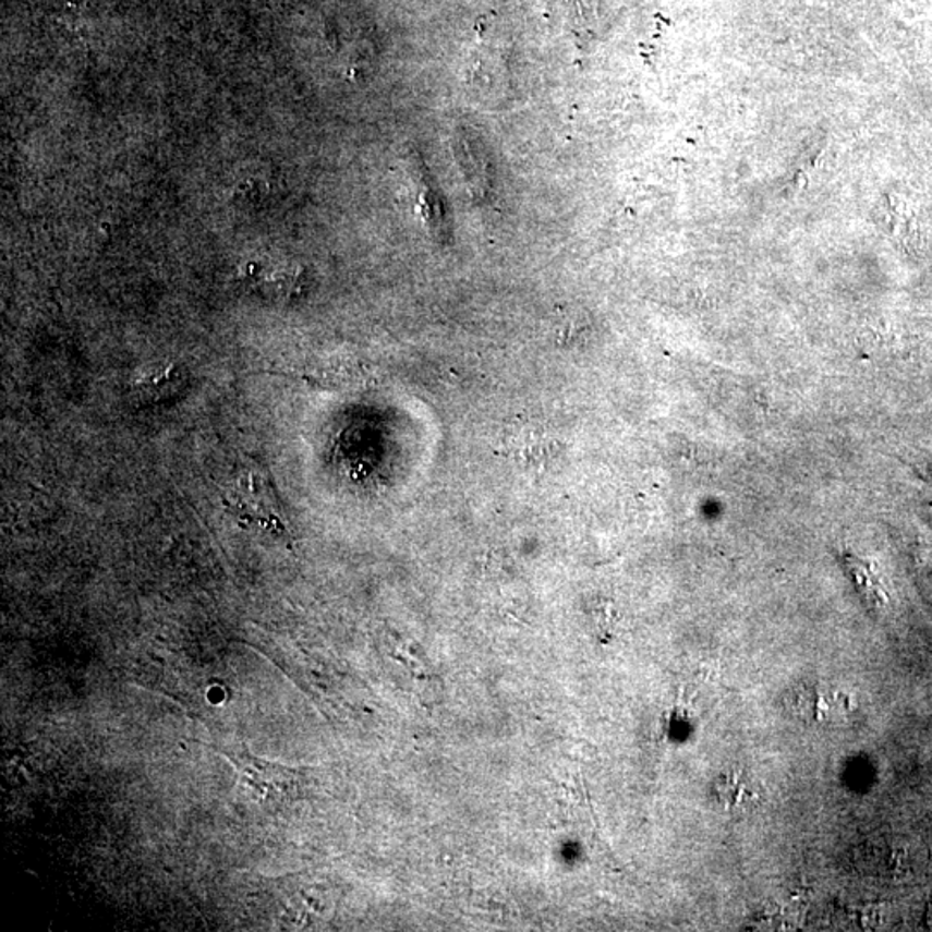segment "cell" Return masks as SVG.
<instances>
[{
	"label": "cell",
	"mask_w": 932,
	"mask_h": 932,
	"mask_svg": "<svg viewBox=\"0 0 932 932\" xmlns=\"http://www.w3.org/2000/svg\"><path fill=\"white\" fill-rule=\"evenodd\" d=\"M298 377L307 382L310 386L342 392V390H354L365 386L368 380V368L361 365L360 361L340 358V360L324 361L315 366H306Z\"/></svg>",
	"instance_id": "5b68a950"
},
{
	"label": "cell",
	"mask_w": 932,
	"mask_h": 932,
	"mask_svg": "<svg viewBox=\"0 0 932 932\" xmlns=\"http://www.w3.org/2000/svg\"><path fill=\"white\" fill-rule=\"evenodd\" d=\"M505 455L526 472H547L561 456V440L544 423L520 420L506 428Z\"/></svg>",
	"instance_id": "7a4b0ae2"
},
{
	"label": "cell",
	"mask_w": 932,
	"mask_h": 932,
	"mask_svg": "<svg viewBox=\"0 0 932 932\" xmlns=\"http://www.w3.org/2000/svg\"><path fill=\"white\" fill-rule=\"evenodd\" d=\"M713 795L725 812H750L760 803L759 786L742 772L722 775L713 787Z\"/></svg>",
	"instance_id": "52a82bcc"
},
{
	"label": "cell",
	"mask_w": 932,
	"mask_h": 932,
	"mask_svg": "<svg viewBox=\"0 0 932 932\" xmlns=\"http://www.w3.org/2000/svg\"><path fill=\"white\" fill-rule=\"evenodd\" d=\"M787 704L801 721L822 722V724L843 721L854 710V700L846 692L828 691V689L813 688V686L792 692Z\"/></svg>",
	"instance_id": "277c9868"
},
{
	"label": "cell",
	"mask_w": 932,
	"mask_h": 932,
	"mask_svg": "<svg viewBox=\"0 0 932 932\" xmlns=\"http://www.w3.org/2000/svg\"><path fill=\"white\" fill-rule=\"evenodd\" d=\"M189 373L183 366L170 365L149 370L129 384V398L138 407L158 404L173 398L186 384Z\"/></svg>",
	"instance_id": "8992f818"
},
{
	"label": "cell",
	"mask_w": 932,
	"mask_h": 932,
	"mask_svg": "<svg viewBox=\"0 0 932 932\" xmlns=\"http://www.w3.org/2000/svg\"><path fill=\"white\" fill-rule=\"evenodd\" d=\"M241 775L244 786L254 792L259 803L282 800L298 787V774L287 766L257 759L247 751H221Z\"/></svg>",
	"instance_id": "3957f363"
},
{
	"label": "cell",
	"mask_w": 932,
	"mask_h": 932,
	"mask_svg": "<svg viewBox=\"0 0 932 932\" xmlns=\"http://www.w3.org/2000/svg\"><path fill=\"white\" fill-rule=\"evenodd\" d=\"M227 510L235 513L242 522H256L286 534V523L280 511L282 505L278 501L277 491L268 473L256 467L242 470L235 484L228 489L223 497Z\"/></svg>",
	"instance_id": "6da1fadb"
}]
</instances>
